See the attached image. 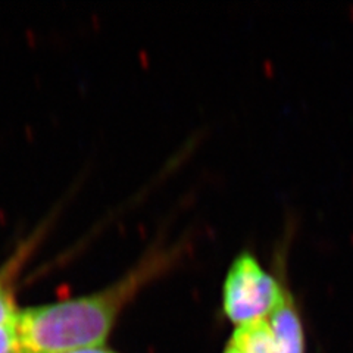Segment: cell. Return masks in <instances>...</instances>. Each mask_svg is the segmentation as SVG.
Segmentation results:
<instances>
[{"mask_svg": "<svg viewBox=\"0 0 353 353\" xmlns=\"http://www.w3.org/2000/svg\"><path fill=\"white\" fill-rule=\"evenodd\" d=\"M179 258L180 248L152 249L102 290L22 309L15 323L21 353H71L105 346L124 309Z\"/></svg>", "mask_w": 353, "mask_h": 353, "instance_id": "1", "label": "cell"}, {"mask_svg": "<svg viewBox=\"0 0 353 353\" xmlns=\"http://www.w3.org/2000/svg\"><path fill=\"white\" fill-rule=\"evenodd\" d=\"M285 292L283 280L265 270L252 253L243 252L230 265L224 279V315L236 328L267 321Z\"/></svg>", "mask_w": 353, "mask_h": 353, "instance_id": "2", "label": "cell"}, {"mask_svg": "<svg viewBox=\"0 0 353 353\" xmlns=\"http://www.w3.org/2000/svg\"><path fill=\"white\" fill-rule=\"evenodd\" d=\"M275 353H305L306 339L294 297L287 289L284 299L267 319Z\"/></svg>", "mask_w": 353, "mask_h": 353, "instance_id": "3", "label": "cell"}, {"mask_svg": "<svg viewBox=\"0 0 353 353\" xmlns=\"http://www.w3.org/2000/svg\"><path fill=\"white\" fill-rule=\"evenodd\" d=\"M28 248L31 246H24L19 249L14 259H10L5 267L0 270V327L15 324L18 318L19 309L17 307L15 302L14 285L18 270L27 258Z\"/></svg>", "mask_w": 353, "mask_h": 353, "instance_id": "4", "label": "cell"}, {"mask_svg": "<svg viewBox=\"0 0 353 353\" xmlns=\"http://www.w3.org/2000/svg\"><path fill=\"white\" fill-rule=\"evenodd\" d=\"M230 341L241 353H275L267 321L236 328Z\"/></svg>", "mask_w": 353, "mask_h": 353, "instance_id": "5", "label": "cell"}, {"mask_svg": "<svg viewBox=\"0 0 353 353\" xmlns=\"http://www.w3.org/2000/svg\"><path fill=\"white\" fill-rule=\"evenodd\" d=\"M0 353H21L15 324L0 327Z\"/></svg>", "mask_w": 353, "mask_h": 353, "instance_id": "6", "label": "cell"}, {"mask_svg": "<svg viewBox=\"0 0 353 353\" xmlns=\"http://www.w3.org/2000/svg\"><path fill=\"white\" fill-rule=\"evenodd\" d=\"M71 353H117L110 349H106L105 346L102 347H92V349H84V350H77V352H71Z\"/></svg>", "mask_w": 353, "mask_h": 353, "instance_id": "7", "label": "cell"}, {"mask_svg": "<svg viewBox=\"0 0 353 353\" xmlns=\"http://www.w3.org/2000/svg\"><path fill=\"white\" fill-rule=\"evenodd\" d=\"M223 353H241L233 343H231V341H228V345L225 346V349H224V352Z\"/></svg>", "mask_w": 353, "mask_h": 353, "instance_id": "8", "label": "cell"}]
</instances>
